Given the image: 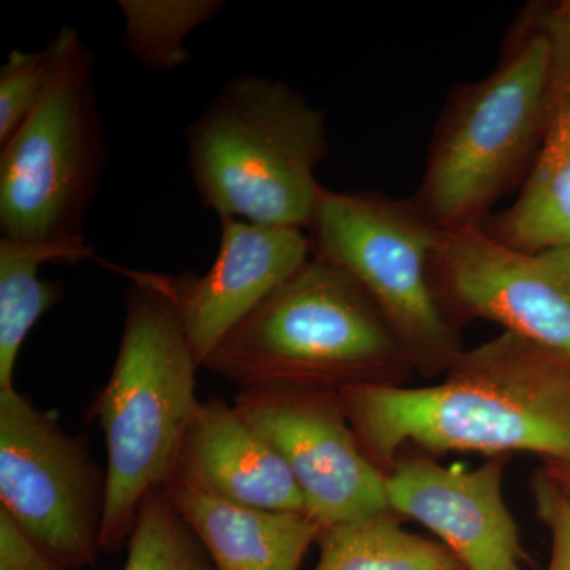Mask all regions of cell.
Wrapping results in <instances>:
<instances>
[{
    "label": "cell",
    "mask_w": 570,
    "mask_h": 570,
    "mask_svg": "<svg viewBox=\"0 0 570 570\" xmlns=\"http://www.w3.org/2000/svg\"><path fill=\"white\" fill-rule=\"evenodd\" d=\"M234 406L283 456L322 530L392 512L387 474L366 455L337 392L239 390Z\"/></svg>",
    "instance_id": "9c48e42d"
},
{
    "label": "cell",
    "mask_w": 570,
    "mask_h": 570,
    "mask_svg": "<svg viewBox=\"0 0 570 570\" xmlns=\"http://www.w3.org/2000/svg\"><path fill=\"white\" fill-rule=\"evenodd\" d=\"M122 570H217L167 487L142 501Z\"/></svg>",
    "instance_id": "d6986e66"
},
{
    "label": "cell",
    "mask_w": 570,
    "mask_h": 570,
    "mask_svg": "<svg viewBox=\"0 0 570 570\" xmlns=\"http://www.w3.org/2000/svg\"><path fill=\"white\" fill-rule=\"evenodd\" d=\"M404 356L354 277L311 257L220 341L202 367L239 390L340 392L377 382L381 371Z\"/></svg>",
    "instance_id": "277c9868"
},
{
    "label": "cell",
    "mask_w": 570,
    "mask_h": 570,
    "mask_svg": "<svg viewBox=\"0 0 570 570\" xmlns=\"http://www.w3.org/2000/svg\"><path fill=\"white\" fill-rule=\"evenodd\" d=\"M0 570H70L0 509Z\"/></svg>",
    "instance_id": "7402d4cb"
},
{
    "label": "cell",
    "mask_w": 570,
    "mask_h": 570,
    "mask_svg": "<svg viewBox=\"0 0 570 570\" xmlns=\"http://www.w3.org/2000/svg\"><path fill=\"white\" fill-rule=\"evenodd\" d=\"M540 32L549 41L550 51V89L570 86V2L561 3L551 10Z\"/></svg>",
    "instance_id": "603a6c76"
},
{
    "label": "cell",
    "mask_w": 570,
    "mask_h": 570,
    "mask_svg": "<svg viewBox=\"0 0 570 570\" xmlns=\"http://www.w3.org/2000/svg\"><path fill=\"white\" fill-rule=\"evenodd\" d=\"M51 69V48L11 51L0 69V145L20 129L39 104Z\"/></svg>",
    "instance_id": "ffe728a7"
},
{
    "label": "cell",
    "mask_w": 570,
    "mask_h": 570,
    "mask_svg": "<svg viewBox=\"0 0 570 570\" xmlns=\"http://www.w3.org/2000/svg\"><path fill=\"white\" fill-rule=\"evenodd\" d=\"M48 45L50 77L39 104L0 145V238L92 247L85 219L110 156L94 82L96 58L70 26Z\"/></svg>",
    "instance_id": "5b68a950"
},
{
    "label": "cell",
    "mask_w": 570,
    "mask_h": 570,
    "mask_svg": "<svg viewBox=\"0 0 570 570\" xmlns=\"http://www.w3.org/2000/svg\"><path fill=\"white\" fill-rule=\"evenodd\" d=\"M91 257L92 247L22 245L0 238V390L14 389V367L26 337L62 299V284L40 277L41 266Z\"/></svg>",
    "instance_id": "2e32d148"
},
{
    "label": "cell",
    "mask_w": 570,
    "mask_h": 570,
    "mask_svg": "<svg viewBox=\"0 0 570 570\" xmlns=\"http://www.w3.org/2000/svg\"><path fill=\"white\" fill-rule=\"evenodd\" d=\"M434 268L461 309L570 360V246L528 253L469 225L439 232Z\"/></svg>",
    "instance_id": "30bf717a"
},
{
    "label": "cell",
    "mask_w": 570,
    "mask_h": 570,
    "mask_svg": "<svg viewBox=\"0 0 570 570\" xmlns=\"http://www.w3.org/2000/svg\"><path fill=\"white\" fill-rule=\"evenodd\" d=\"M174 479L232 504L307 513L283 456L234 404L217 396L206 397L195 409Z\"/></svg>",
    "instance_id": "4fadbf2b"
},
{
    "label": "cell",
    "mask_w": 570,
    "mask_h": 570,
    "mask_svg": "<svg viewBox=\"0 0 570 570\" xmlns=\"http://www.w3.org/2000/svg\"><path fill=\"white\" fill-rule=\"evenodd\" d=\"M553 474L557 475L558 479L564 483L566 487L570 490V463H560L557 469H554Z\"/></svg>",
    "instance_id": "cb8c5ba5"
},
{
    "label": "cell",
    "mask_w": 570,
    "mask_h": 570,
    "mask_svg": "<svg viewBox=\"0 0 570 570\" xmlns=\"http://www.w3.org/2000/svg\"><path fill=\"white\" fill-rule=\"evenodd\" d=\"M390 513L324 528L314 570H464L448 547L404 531Z\"/></svg>",
    "instance_id": "e0dca14e"
},
{
    "label": "cell",
    "mask_w": 570,
    "mask_h": 570,
    "mask_svg": "<svg viewBox=\"0 0 570 570\" xmlns=\"http://www.w3.org/2000/svg\"><path fill=\"white\" fill-rule=\"evenodd\" d=\"M198 198L219 219L305 228L324 186V112L283 81L242 75L225 82L186 129Z\"/></svg>",
    "instance_id": "3957f363"
},
{
    "label": "cell",
    "mask_w": 570,
    "mask_h": 570,
    "mask_svg": "<svg viewBox=\"0 0 570 570\" xmlns=\"http://www.w3.org/2000/svg\"><path fill=\"white\" fill-rule=\"evenodd\" d=\"M107 491L88 438L0 390V509L67 569L94 568L104 553Z\"/></svg>",
    "instance_id": "ba28073f"
},
{
    "label": "cell",
    "mask_w": 570,
    "mask_h": 570,
    "mask_svg": "<svg viewBox=\"0 0 570 570\" xmlns=\"http://www.w3.org/2000/svg\"><path fill=\"white\" fill-rule=\"evenodd\" d=\"M539 519L550 531L551 551L546 570H570V490L557 475L540 472L532 480Z\"/></svg>",
    "instance_id": "44dd1931"
},
{
    "label": "cell",
    "mask_w": 570,
    "mask_h": 570,
    "mask_svg": "<svg viewBox=\"0 0 570 570\" xmlns=\"http://www.w3.org/2000/svg\"><path fill=\"white\" fill-rule=\"evenodd\" d=\"M337 396L381 469L407 444L439 453H538L570 463V360L512 333L456 356L441 384L363 382Z\"/></svg>",
    "instance_id": "6da1fadb"
},
{
    "label": "cell",
    "mask_w": 570,
    "mask_h": 570,
    "mask_svg": "<svg viewBox=\"0 0 570 570\" xmlns=\"http://www.w3.org/2000/svg\"><path fill=\"white\" fill-rule=\"evenodd\" d=\"M167 490L217 570H298L322 531L307 513L232 504L175 479Z\"/></svg>",
    "instance_id": "5bb4252c"
},
{
    "label": "cell",
    "mask_w": 570,
    "mask_h": 570,
    "mask_svg": "<svg viewBox=\"0 0 570 570\" xmlns=\"http://www.w3.org/2000/svg\"><path fill=\"white\" fill-rule=\"evenodd\" d=\"M549 85V41L539 31L456 97L414 202L431 224L441 230L479 225L546 130Z\"/></svg>",
    "instance_id": "8992f818"
},
{
    "label": "cell",
    "mask_w": 570,
    "mask_h": 570,
    "mask_svg": "<svg viewBox=\"0 0 570 570\" xmlns=\"http://www.w3.org/2000/svg\"><path fill=\"white\" fill-rule=\"evenodd\" d=\"M504 463L472 471L428 459L400 461L387 475L392 512L441 539L464 570H524L523 547L502 493Z\"/></svg>",
    "instance_id": "7c38bea8"
},
{
    "label": "cell",
    "mask_w": 570,
    "mask_h": 570,
    "mask_svg": "<svg viewBox=\"0 0 570 570\" xmlns=\"http://www.w3.org/2000/svg\"><path fill=\"white\" fill-rule=\"evenodd\" d=\"M223 0H121L122 45L149 71H171L190 61L186 39L213 21Z\"/></svg>",
    "instance_id": "ac0fdd59"
},
{
    "label": "cell",
    "mask_w": 570,
    "mask_h": 570,
    "mask_svg": "<svg viewBox=\"0 0 570 570\" xmlns=\"http://www.w3.org/2000/svg\"><path fill=\"white\" fill-rule=\"evenodd\" d=\"M198 367L170 303L132 284L115 366L89 409L107 448L104 554L127 547L142 501L174 479L184 431L200 403Z\"/></svg>",
    "instance_id": "7a4b0ae2"
},
{
    "label": "cell",
    "mask_w": 570,
    "mask_h": 570,
    "mask_svg": "<svg viewBox=\"0 0 570 570\" xmlns=\"http://www.w3.org/2000/svg\"><path fill=\"white\" fill-rule=\"evenodd\" d=\"M311 257L303 228L225 217L220 219L219 250L205 275H165L104 265L170 303L202 366L220 341Z\"/></svg>",
    "instance_id": "8fae6325"
},
{
    "label": "cell",
    "mask_w": 570,
    "mask_h": 570,
    "mask_svg": "<svg viewBox=\"0 0 570 570\" xmlns=\"http://www.w3.org/2000/svg\"><path fill=\"white\" fill-rule=\"evenodd\" d=\"M306 230L313 257L354 277L406 356L452 365L461 352L431 284L441 228L414 202L324 187Z\"/></svg>",
    "instance_id": "52a82bcc"
},
{
    "label": "cell",
    "mask_w": 570,
    "mask_h": 570,
    "mask_svg": "<svg viewBox=\"0 0 570 570\" xmlns=\"http://www.w3.org/2000/svg\"><path fill=\"white\" fill-rule=\"evenodd\" d=\"M494 236L528 253L570 246V86L549 89L538 163Z\"/></svg>",
    "instance_id": "9a60e30c"
}]
</instances>
